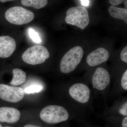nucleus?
<instances>
[{
  "label": "nucleus",
  "instance_id": "nucleus-1",
  "mask_svg": "<svg viewBox=\"0 0 127 127\" xmlns=\"http://www.w3.org/2000/svg\"><path fill=\"white\" fill-rule=\"evenodd\" d=\"M40 118L44 122L55 124L67 121L69 118V112L64 107L50 105L44 107L40 114Z\"/></svg>",
  "mask_w": 127,
  "mask_h": 127
},
{
  "label": "nucleus",
  "instance_id": "nucleus-2",
  "mask_svg": "<svg viewBox=\"0 0 127 127\" xmlns=\"http://www.w3.org/2000/svg\"><path fill=\"white\" fill-rule=\"evenodd\" d=\"M68 93L71 101L81 106H86L92 100V90L85 82L73 83L68 88Z\"/></svg>",
  "mask_w": 127,
  "mask_h": 127
},
{
  "label": "nucleus",
  "instance_id": "nucleus-3",
  "mask_svg": "<svg viewBox=\"0 0 127 127\" xmlns=\"http://www.w3.org/2000/svg\"><path fill=\"white\" fill-rule=\"evenodd\" d=\"M83 49L79 46L75 47L66 53L60 63V69L63 73L72 72L81 63L83 56Z\"/></svg>",
  "mask_w": 127,
  "mask_h": 127
},
{
  "label": "nucleus",
  "instance_id": "nucleus-4",
  "mask_svg": "<svg viewBox=\"0 0 127 127\" xmlns=\"http://www.w3.org/2000/svg\"><path fill=\"white\" fill-rule=\"evenodd\" d=\"M65 21L67 24L84 30L90 21L88 11L86 8L81 6L71 7L66 12Z\"/></svg>",
  "mask_w": 127,
  "mask_h": 127
},
{
  "label": "nucleus",
  "instance_id": "nucleus-5",
  "mask_svg": "<svg viewBox=\"0 0 127 127\" xmlns=\"http://www.w3.org/2000/svg\"><path fill=\"white\" fill-rule=\"evenodd\" d=\"M112 79L108 71L103 67H99L96 69L92 75L90 82L94 91L103 94L110 88Z\"/></svg>",
  "mask_w": 127,
  "mask_h": 127
},
{
  "label": "nucleus",
  "instance_id": "nucleus-6",
  "mask_svg": "<svg viewBox=\"0 0 127 127\" xmlns=\"http://www.w3.org/2000/svg\"><path fill=\"white\" fill-rule=\"evenodd\" d=\"M34 17L33 12L21 6L11 7L5 13L6 20L9 23L16 25L30 23L33 20Z\"/></svg>",
  "mask_w": 127,
  "mask_h": 127
},
{
  "label": "nucleus",
  "instance_id": "nucleus-7",
  "mask_svg": "<svg viewBox=\"0 0 127 127\" xmlns=\"http://www.w3.org/2000/svg\"><path fill=\"white\" fill-rule=\"evenodd\" d=\"M23 61L28 64L36 65L44 63L50 58L47 48L41 45H35L29 47L22 55Z\"/></svg>",
  "mask_w": 127,
  "mask_h": 127
},
{
  "label": "nucleus",
  "instance_id": "nucleus-8",
  "mask_svg": "<svg viewBox=\"0 0 127 127\" xmlns=\"http://www.w3.org/2000/svg\"><path fill=\"white\" fill-rule=\"evenodd\" d=\"M25 93L23 89L0 84V98L8 102L17 103L24 98Z\"/></svg>",
  "mask_w": 127,
  "mask_h": 127
},
{
  "label": "nucleus",
  "instance_id": "nucleus-9",
  "mask_svg": "<svg viewBox=\"0 0 127 127\" xmlns=\"http://www.w3.org/2000/svg\"><path fill=\"white\" fill-rule=\"evenodd\" d=\"M109 56L107 50L103 48H98L89 54L87 57L86 62L90 66H96L107 61Z\"/></svg>",
  "mask_w": 127,
  "mask_h": 127
},
{
  "label": "nucleus",
  "instance_id": "nucleus-10",
  "mask_svg": "<svg viewBox=\"0 0 127 127\" xmlns=\"http://www.w3.org/2000/svg\"><path fill=\"white\" fill-rule=\"evenodd\" d=\"M16 47L15 40L8 36H0V58H7L11 56Z\"/></svg>",
  "mask_w": 127,
  "mask_h": 127
},
{
  "label": "nucleus",
  "instance_id": "nucleus-11",
  "mask_svg": "<svg viewBox=\"0 0 127 127\" xmlns=\"http://www.w3.org/2000/svg\"><path fill=\"white\" fill-rule=\"evenodd\" d=\"M21 113L18 109L10 107H0V123L14 124L18 122Z\"/></svg>",
  "mask_w": 127,
  "mask_h": 127
},
{
  "label": "nucleus",
  "instance_id": "nucleus-12",
  "mask_svg": "<svg viewBox=\"0 0 127 127\" xmlns=\"http://www.w3.org/2000/svg\"><path fill=\"white\" fill-rule=\"evenodd\" d=\"M108 12L110 15L113 18L123 20L127 23V9L118 8L113 6L109 7Z\"/></svg>",
  "mask_w": 127,
  "mask_h": 127
},
{
  "label": "nucleus",
  "instance_id": "nucleus-13",
  "mask_svg": "<svg viewBox=\"0 0 127 127\" xmlns=\"http://www.w3.org/2000/svg\"><path fill=\"white\" fill-rule=\"evenodd\" d=\"M13 77L10 84L12 86H17L23 84L26 79V73L19 68H15L12 71Z\"/></svg>",
  "mask_w": 127,
  "mask_h": 127
},
{
  "label": "nucleus",
  "instance_id": "nucleus-14",
  "mask_svg": "<svg viewBox=\"0 0 127 127\" xmlns=\"http://www.w3.org/2000/svg\"><path fill=\"white\" fill-rule=\"evenodd\" d=\"M111 108L116 109L118 113L121 116L127 117V101L126 98L116 101Z\"/></svg>",
  "mask_w": 127,
  "mask_h": 127
},
{
  "label": "nucleus",
  "instance_id": "nucleus-15",
  "mask_svg": "<svg viewBox=\"0 0 127 127\" xmlns=\"http://www.w3.org/2000/svg\"><path fill=\"white\" fill-rule=\"evenodd\" d=\"M22 4L25 6L42 9L47 5L48 0H21Z\"/></svg>",
  "mask_w": 127,
  "mask_h": 127
},
{
  "label": "nucleus",
  "instance_id": "nucleus-16",
  "mask_svg": "<svg viewBox=\"0 0 127 127\" xmlns=\"http://www.w3.org/2000/svg\"><path fill=\"white\" fill-rule=\"evenodd\" d=\"M115 89L119 92H125L127 91V70L126 69L119 79H117Z\"/></svg>",
  "mask_w": 127,
  "mask_h": 127
},
{
  "label": "nucleus",
  "instance_id": "nucleus-17",
  "mask_svg": "<svg viewBox=\"0 0 127 127\" xmlns=\"http://www.w3.org/2000/svg\"><path fill=\"white\" fill-rule=\"evenodd\" d=\"M43 89V87L39 84H35L26 88L24 91L25 93L27 94L37 93L41 92Z\"/></svg>",
  "mask_w": 127,
  "mask_h": 127
},
{
  "label": "nucleus",
  "instance_id": "nucleus-18",
  "mask_svg": "<svg viewBox=\"0 0 127 127\" xmlns=\"http://www.w3.org/2000/svg\"><path fill=\"white\" fill-rule=\"evenodd\" d=\"M28 33L30 37L33 42L37 43H41V40L39 34L34 29L30 28L28 30Z\"/></svg>",
  "mask_w": 127,
  "mask_h": 127
},
{
  "label": "nucleus",
  "instance_id": "nucleus-19",
  "mask_svg": "<svg viewBox=\"0 0 127 127\" xmlns=\"http://www.w3.org/2000/svg\"><path fill=\"white\" fill-rule=\"evenodd\" d=\"M120 58L124 62L127 63V46L125 47L122 50L120 54Z\"/></svg>",
  "mask_w": 127,
  "mask_h": 127
},
{
  "label": "nucleus",
  "instance_id": "nucleus-20",
  "mask_svg": "<svg viewBox=\"0 0 127 127\" xmlns=\"http://www.w3.org/2000/svg\"><path fill=\"white\" fill-rule=\"evenodd\" d=\"M124 0H109V3L113 6H116L120 4Z\"/></svg>",
  "mask_w": 127,
  "mask_h": 127
},
{
  "label": "nucleus",
  "instance_id": "nucleus-21",
  "mask_svg": "<svg viewBox=\"0 0 127 127\" xmlns=\"http://www.w3.org/2000/svg\"><path fill=\"white\" fill-rule=\"evenodd\" d=\"M122 127H127V117H124L122 123Z\"/></svg>",
  "mask_w": 127,
  "mask_h": 127
},
{
  "label": "nucleus",
  "instance_id": "nucleus-22",
  "mask_svg": "<svg viewBox=\"0 0 127 127\" xmlns=\"http://www.w3.org/2000/svg\"><path fill=\"white\" fill-rule=\"evenodd\" d=\"M82 4L84 6H88L89 5V0H81Z\"/></svg>",
  "mask_w": 127,
  "mask_h": 127
},
{
  "label": "nucleus",
  "instance_id": "nucleus-23",
  "mask_svg": "<svg viewBox=\"0 0 127 127\" xmlns=\"http://www.w3.org/2000/svg\"><path fill=\"white\" fill-rule=\"evenodd\" d=\"M23 127H41L38 125H33V124H28L25 125Z\"/></svg>",
  "mask_w": 127,
  "mask_h": 127
},
{
  "label": "nucleus",
  "instance_id": "nucleus-24",
  "mask_svg": "<svg viewBox=\"0 0 127 127\" xmlns=\"http://www.w3.org/2000/svg\"><path fill=\"white\" fill-rule=\"evenodd\" d=\"M15 0H0V2H7V1H14Z\"/></svg>",
  "mask_w": 127,
  "mask_h": 127
},
{
  "label": "nucleus",
  "instance_id": "nucleus-25",
  "mask_svg": "<svg viewBox=\"0 0 127 127\" xmlns=\"http://www.w3.org/2000/svg\"><path fill=\"white\" fill-rule=\"evenodd\" d=\"M127 1H125L124 4H125V7H126V9H127Z\"/></svg>",
  "mask_w": 127,
  "mask_h": 127
},
{
  "label": "nucleus",
  "instance_id": "nucleus-26",
  "mask_svg": "<svg viewBox=\"0 0 127 127\" xmlns=\"http://www.w3.org/2000/svg\"><path fill=\"white\" fill-rule=\"evenodd\" d=\"M0 127H4L2 125V124L0 123Z\"/></svg>",
  "mask_w": 127,
  "mask_h": 127
},
{
  "label": "nucleus",
  "instance_id": "nucleus-27",
  "mask_svg": "<svg viewBox=\"0 0 127 127\" xmlns=\"http://www.w3.org/2000/svg\"><path fill=\"white\" fill-rule=\"evenodd\" d=\"M10 127V126H5V127Z\"/></svg>",
  "mask_w": 127,
  "mask_h": 127
}]
</instances>
